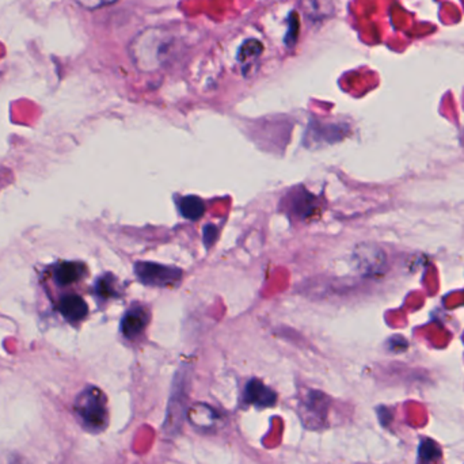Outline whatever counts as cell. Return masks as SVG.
<instances>
[{
	"label": "cell",
	"instance_id": "obj_1",
	"mask_svg": "<svg viewBox=\"0 0 464 464\" xmlns=\"http://www.w3.org/2000/svg\"><path fill=\"white\" fill-rule=\"evenodd\" d=\"M185 45L186 39L178 30L167 26H154L132 39L129 56L139 71H158L173 59H177Z\"/></svg>",
	"mask_w": 464,
	"mask_h": 464
},
{
	"label": "cell",
	"instance_id": "obj_2",
	"mask_svg": "<svg viewBox=\"0 0 464 464\" xmlns=\"http://www.w3.org/2000/svg\"><path fill=\"white\" fill-rule=\"evenodd\" d=\"M75 414L82 427L91 431L100 433L109 424L106 395L98 387H86L75 399Z\"/></svg>",
	"mask_w": 464,
	"mask_h": 464
},
{
	"label": "cell",
	"instance_id": "obj_3",
	"mask_svg": "<svg viewBox=\"0 0 464 464\" xmlns=\"http://www.w3.org/2000/svg\"><path fill=\"white\" fill-rule=\"evenodd\" d=\"M135 273L145 286L160 288L178 286L182 279V270L178 268L155 262H136Z\"/></svg>",
	"mask_w": 464,
	"mask_h": 464
},
{
	"label": "cell",
	"instance_id": "obj_4",
	"mask_svg": "<svg viewBox=\"0 0 464 464\" xmlns=\"http://www.w3.org/2000/svg\"><path fill=\"white\" fill-rule=\"evenodd\" d=\"M245 402L255 407H270L277 402V393L265 386L261 380L252 379L245 389Z\"/></svg>",
	"mask_w": 464,
	"mask_h": 464
},
{
	"label": "cell",
	"instance_id": "obj_5",
	"mask_svg": "<svg viewBox=\"0 0 464 464\" xmlns=\"http://www.w3.org/2000/svg\"><path fill=\"white\" fill-rule=\"evenodd\" d=\"M148 313L143 307H133L131 308L122 318L121 321V333L129 338L133 340L136 337H139L147 324H148Z\"/></svg>",
	"mask_w": 464,
	"mask_h": 464
},
{
	"label": "cell",
	"instance_id": "obj_6",
	"mask_svg": "<svg viewBox=\"0 0 464 464\" xmlns=\"http://www.w3.org/2000/svg\"><path fill=\"white\" fill-rule=\"evenodd\" d=\"M299 10L311 21L330 18L335 10V0H299Z\"/></svg>",
	"mask_w": 464,
	"mask_h": 464
},
{
	"label": "cell",
	"instance_id": "obj_7",
	"mask_svg": "<svg viewBox=\"0 0 464 464\" xmlns=\"http://www.w3.org/2000/svg\"><path fill=\"white\" fill-rule=\"evenodd\" d=\"M59 310L68 321H80L87 315L86 301L76 295L64 296L59 303Z\"/></svg>",
	"mask_w": 464,
	"mask_h": 464
},
{
	"label": "cell",
	"instance_id": "obj_8",
	"mask_svg": "<svg viewBox=\"0 0 464 464\" xmlns=\"http://www.w3.org/2000/svg\"><path fill=\"white\" fill-rule=\"evenodd\" d=\"M290 207H292V212L297 217L307 219L315 212L318 203H317V198L311 193H307L304 190H297L295 197L292 198Z\"/></svg>",
	"mask_w": 464,
	"mask_h": 464
},
{
	"label": "cell",
	"instance_id": "obj_9",
	"mask_svg": "<svg viewBox=\"0 0 464 464\" xmlns=\"http://www.w3.org/2000/svg\"><path fill=\"white\" fill-rule=\"evenodd\" d=\"M178 207L180 214L190 221H197L205 214V204L197 196L182 197L179 200Z\"/></svg>",
	"mask_w": 464,
	"mask_h": 464
},
{
	"label": "cell",
	"instance_id": "obj_10",
	"mask_svg": "<svg viewBox=\"0 0 464 464\" xmlns=\"http://www.w3.org/2000/svg\"><path fill=\"white\" fill-rule=\"evenodd\" d=\"M83 273L84 266L82 263L66 262L55 269V280L60 286H70L72 283H76L83 276Z\"/></svg>",
	"mask_w": 464,
	"mask_h": 464
},
{
	"label": "cell",
	"instance_id": "obj_11",
	"mask_svg": "<svg viewBox=\"0 0 464 464\" xmlns=\"http://www.w3.org/2000/svg\"><path fill=\"white\" fill-rule=\"evenodd\" d=\"M263 50V45L257 39H248L242 44L239 52H238V62L245 67H252L254 63L259 59L261 53Z\"/></svg>",
	"mask_w": 464,
	"mask_h": 464
},
{
	"label": "cell",
	"instance_id": "obj_12",
	"mask_svg": "<svg viewBox=\"0 0 464 464\" xmlns=\"http://www.w3.org/2000/svg\"><path fill=\"white\" fill-rule=\"evenodd\" d=\"M299 28H300V22H299V15L296 12H292L289 15V22H288V32L286 36V45L289 48H292L299 38Z\"/></svg>",
	"mask_w": 464,
	"mask_h": 464
},
{
	"label": "cell",
	"instance_id": "obj_13",
	"mask_svg": "<svg viewBox=\"0 0 464 464\" xmlns=\"http://www.w3.org/2000/svg\"><path fill=\"white\" fill-rule=\"evenodd\" d=\"M97 290L101 296L104 297H111L115 295V288L113 284V279L111 277H104L98 281L97 284Z\"/></svg>",
	"mask_w": 464,
	"mask_h": 464
},
{
	"label": "cell",
	"instance_id": "obj_14",
	"mask_svg": "<svg viewBox=\"0 0 464 464\" xmlns=\"http://www.w3.org/2000/svg\"><path fill=\"white\" fill-rule=\"evenodd\" d=\"M79 6L87 8V10H97L101 7H106L113 3H115L117 0H75Z\"/></svg>",
	"mask_w": 464,
	"mask_h": 464
},
{
	"label": "cell",
	"instance_id": "obj_15",
	"mask_svg": "<svg viewBox=\"0 0 464 464\" xmlns=\"http://www.w3.org/2000/svg\"><path fill=\"white\" fill-rule=\"evenodd\" d=\"M203 236H204V243H205V246L210 248V246H212L214 242H216V239H217V236H219V230L216 228V225H214V224H208V225H205V228H204V234H203Z\"/></svg>",
	"mask_w": 464,
	"mask_h": 464
}]
</instances>
